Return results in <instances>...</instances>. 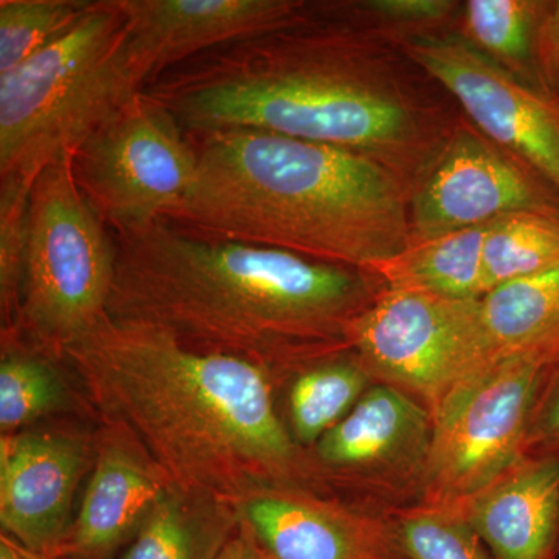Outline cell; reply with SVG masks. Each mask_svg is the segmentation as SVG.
Returning <instances> with one entry per match:
<instances>
[{
    "label": "cell",
    "instance_id": "cell-24",
    "mask_svg": "<svg viewBox=\"0 0 559 559\" xmlns=\"http://www.w3.org/2000/svg\"><path fill=\"white\" fill-rule=\"evenodd\" d=\"M0 362V429L2 436L62 409L68 388L50 358L33 352L16 337L2 336Z\"/></svg>",
    "mask_w": 559,
    "mask_h": 559
},
{
    "label": "cell",
    "instance_id": "cell-12",
    "mask_svg": "<svg viewBox=\"0 0 559 559\" xmlns=\"http://www.w3.org/2000/svg\"><path fill=\"white\" fill-rule=\"evenodd\" d=\"M124 51L139 90L173 68L237 40L304 20V0H119Z\"/></svg>",
    "mask_w": 559,
    "mask_h": 559
},
{
    "label": "cell",
    "instance_id": "cell-26",
    "mask_svg": "<svg viewBox=\"0 0 559 559\" xmlns=\"http://www.w3.org/2000/svg\"><path fill=\"white\" fill-rule=\"evenodd\" d=\"M392 533L406 559H492L459 511H415Z\"/></svg>",
    "mask_w": 559,
    "mask_h": 559
},
{
    "label": "cell",
    "instance_id": "cell-16",
    "mask_svg": "<svg viewBox=\"0 0 559 559\" xmlns=\"http://www.w3.org/2000/svg\"><path fill=\"white\" fill-rule=\"evenodd\" d=\"M238 516L270 559H406L393 533L300 496H259L242 503Z\"/></svg>",
    "mask_w": 559,
    "mask_h": 559
},
{
    "label": "cell",
    "instance_id": "cell-27",
    "mask_svg": "<svg viewBox=\"0 0 559 559\" xmlns=\"http://www.w3.org/2000/svg\"><path fill=\"white\" fill-rule=\"evenodd\" d=\"M32 186L0 179V311L2 334L13 333L20 318L24 278L27 210Z\"/></svg>",
    "mask_w": 559,
    "mask_h": 559
},
{
    "label": "cell",
    "instance_id": "cell-7",
    "mask_svg": "<svg viewBox=\"0 0 559 559\" xmlns=\"http://www.w3.org/2000/svg\"><path fill=\"white\" fill-rule=\"evenodd\" d=\"M70 165L92 207L121 235L179 207L193 186L198 154L170 110L142 91L83 140Z\"/></svg>",
    "mask_w": 559,
    "mask_h": 559
},
{
    "label": "cell",
    "instance_id": "cell-18",
    "mask_svg": "<svg viewBox=\"0 0 559 559\" xmlns=\"http://www.w3.org/2000/svg\"><path fill=\"white\" fill-rule=\"evenodd\" d=\"M481 322L496 360L559 355V266L510 280L480 299Z\"/></svg>",
    "mask_w": 559,
    "mask_h": 559
},
{
    "label": "cell",
    "instance_id": "cell-28",
    "mask_svg": "<svg viewBox=\"0 0 559 559\" xmlns=\"http://www.w3.org/2000/svg\"><path fill=\"white\" fill-rule=\"evenodd\" d=\"M352 16L373 31L380 27L400 32L401 39L426 36V31H436L460 10L452 0H364L344 3Z\"/></svg>",
    "mask_w": 559,
    "mask_h": 559
},
{
    "label": "cell",
    "instance_id": "cell-8",
    "mask_svg": "<svg viewBox=\"0 0 559 559\" xmlns=\"http://www.w3.org/2000/svg\"><path fill=\"white\" fill-rule=\"evenodd\" d=\"M349 347L367 371L428 401L433 412L495 362L479 300L381 286L349 329Z\"/></svg>",
    "mask_w": 559,
    "mask_h": 559
},
{
    "label": "cell",
    "instance_id": "cell-2",
    "mask_svg": "<svg viewBox=\"0 0 559 559\" xmlns=\"http://www.w3.org/2000/svg\"><path fill=\"white\" fill-rule=\"evenodd\" d=\"M103 426L127 433L170 491L238 510L294 495L310 466L283 425L274 381L148 323L106 318L62 353Z\"/></svg>",
    "mask_w": 559,
    "mask_h": 559
},
{
    "label": "cell",
    "instance_id": "cell-13",
    "mask_svg": "<svg viewBox=\"0 0 559 559\" xmlns=\"http://www.w3.org/2000/svg\"><path fill=\"white\" fill-rule=\"evenodd\" d=\"M90 462L87 444L51 432H16L0 443V524L32 554L58 559L73 496Z\"/></svg>",
    "mask_w": 559,
    "mask_h": 559
},
{
    "label": "cell",
    "instance_id": "cell-25",
    "mask_svg": "<svg viewBox=\"0 0 559 559\" xmlns=\"http://www.w3.org/2000/svg\"><path fill=\"white\" fill-rule=\"evenodd\" d=\"M94 0H0V76L79 24Z\"/></svg>",
    "mask_w": 559,
    "mask_h": 559
},
{
    "label": "cell",
    "instance_id": "cell-23",
    "mask_svg": "<svg viewBox=\"0 0 559 559\" xmlns=\"http://www.w3.org/2000/svg\"><path fill=\"white\" fill-rule=\"evenodd\" d=\"M559 266V216L518 212L491 221L484 249L485 294Z\"/></svg>",
    "mask_w": 559,
    "mask_h": 559
},
{
    "label": "cell",
    "instance_id": "cell-22",
    "mask_svg": "<svg viewBox=\"0 0 559 559\" xmlns=\"http://www.w3.org/2000/svg\"><path fill=\"white\" fill-rule=\"evenodd\" d=\"M293 380L289 419L299 444H318L369 390V371L341 356L312 364Z\"/></svg>",
    "mask_w": 559,
    "mask_h": 559
},
{
    "label": "cell",
    "instance_id": "cell-31",
    "mask_svg": "<svg viewBox=\"0 0 559 559\" xmlns=\"http://www.w3.org/2000/svg\"><path fill=\"white\" fill-rule=\"evenodd\" d=\"M215 559H270L249 528L240 521V528L230 535Z\"/></svg>",
    "mask_w": 559,
    "mask_h": 559
},
{
    "label": "cell",
    "instance_id": "cell-3",
    "mask_svg": "<svg viewBox=\"0 0 559 559\" xmlns=\"http://www.w3.org/2000/svg\"><path fill=\"white\" fill-rule=\"evenodd\" d=\"M116 241L108 318L248 360L272 381L341 356L352 323L380 293L370 272L202 237L168 221Z\"/></svg>",
    "mask_w": 559,
    "mask_h": 559
},
{
    "label": "cell",
    "instance_id": "cell-33",
    "mask_svg": "<svg viewBox=\"0 0 559 559\" xmlns=\"http://www.w3.org/2000/svg\"><path fill=\"white\" fill-rule=\"evenodd\" d=\"M555 97L559 98V84H558L557 91H555Z\"/></svg>",
    "mask_w": 559,
    "mask_h": 559
},
{
    "label": "cell",
    "instance_id": "cell-14",
    "mask_svg": "<svg viewBox=\"0 0 559 559\" xmlns=\"http://www.w3.org/2000/svg\"><path fill=\"white\" fill-rule=\"evenodd\" d=\"M167 491L134 441L119 429L103 426L94 473L58 558L109 557L131 533H138Z\"/></svg>",
    "mask_w": 559,
    "mask_h": 559
},
{
    "label": "cell",
    "instance_id": "cell-10",
    "mask_svg": "<svg viewBox=\"0 0 559 559\" xmlns=\"http://www.w3.org/2000/svg\"><path fill=\"white\" fill-rule=\"evenodd\" d=\"M400 47L450 92L481 135L559 193L558 97L511 75L459 36H414Z\"/></svg>",
    "mask_w": 559,
    "mask_h": 559
},
{
    "label": "cell",
    "instance_id": "cell-19",
    "mask_svg": "<svg viewBox=\"0 0 559 559\" xmlns=\"http://www.w3.org/2000/svg\"><path fill=\"white\" fill-rule=\"evenodd\" d=\"M487 227L452 231L412 241L370 274L388 288L428 290L451 299L479 300L485 296L484 249Z\"/></svg>",
    "mask_w": 559,
    "mask_h": 559
},
{
    "label": "cell",
    "instance_id": "cell-30",
    "mask_svg": "<svg viewBox=\"0 0 559 559\" xmlns=\"http://www.w3.org/2000/svg\"><path fill=\"white\" fill-rule=\"evenodd\" d=\"M536 69L543 90L555 95L559 84V0L547 2L539 22Z\"/></svg>",
    "mask_w": 559,
    "mask_h": 559
},
{
    "label": "cell",
    "instance_id": "cell-21",
    "mask_svg": "<svg viewBox=\"0 0 559 559\" xmlns=\"http://www.w3.org/2000/svg\"><path fill=\"white\" fill-rule=\"evenodd\" d=\"M201 500L179 492H165L140 525L131 546L120 559H215L230 538L234 513L238 510L193 509Z\"/></svg>",
    "mask_w": 559,
    "mask_h": 559
},
{
    "label": "cell",
    "instance_id": "cell-15",
    "mask_svg": "<svg viewBox=\"0 0 559 559\" xmlns=\"http://www.w3.org/2000/svg\"><path fill=\"white\" fill-rule=\"evenodd\" d=\"M462 514L492 559H558L559 457L520 460Z\"/></svg>",
    "mask_w": 559,
    "mask_h": 559
},
{
    "label": "cell",
    "instance_id": "cell-11",
    "mask_svg": "<svg viewBox=\"0 0 559 559\" xmlns=\"http://www.w3.org/2000/svg\"><path fill=\"white\" fill-rule=\"evenodd\" d=\"M518 212L559 216V193L480 132L455 127L412 186L411 242Z\"/></svg>",
    "mask_w": 559,
    "mask_h": 559
},
{
    "label": "cell",
    "instance_id": "cell-17",
    "mask_svg": "<svg viewBox=\"0 0 559 559\" xmlns=\"http://www.w3.org/2000/svg\"><path fill=\"white\" fill-rule=\"evenodd\" d=\"M426 412L400 389L378 385L364 393L340 425L316 444L322 465L369 473L411 455H428Z\"/></svg>",
    "mask_w": 559,
    "mask_h": 559
},
{
    "label": "cell",
    "instance_id": "cell-32",
    "mask_svg": "<svg viewBox=\"0 0 559 559\" xmlns=\"http://www.w3.org/2000/svg\"><path fill=\"white\" fill-rule=\"evenodd\" d=\"M0 559H44L20 546L10 536H0Z\"/></svg>",
    "mask_w": 559,
    "mask_h": 559
},
{
    "label": "cell",
    "instance_id": "cell-4",
    "mask_svg": "<svg viewBox=\"0 0 559 559\" xmlns=\"http://www.w3.org/2000/svg\"><path fill=\"white\" fill-rule=\"evenodd\" d=\"M189 135L198 170L175 226L366 272L411 245V186L381 162L272 132Z\"/></svg>",
    "mask_w": 559,
    "mask_h": 559
},
{
    "label": "cell",
    "instance_id": "cell-6",
    "mask_svg": "<svg viewBox=\"0 0 559 559\" xmlns=\"http://www.w3.org/2000/svg\"><path fill=\"white\" fill-rule=\"evenodd\" d=\"M117 241L73 178L70 157L33 180L20 318L13 333L33 352L62 359L108 318Z\"/></svg>",
    "mask_w": 559,
    "mask_h": 559
},
{
    "label": "cell",
    "instance_id": "cell-9",
    "mask_svg": "<svg viewBox=\"0 0 559 559\" xmlns=\"http://www.w3.org/2000/svg\"><path fill=\"white\" fill-rule=\"evenodd\" d=\"M544 353L489 364L436 411L426 471L447 500H471L520 462L547 366Z\"/></svg>",
    "mask_w": 559,
    "mask_h": 559
},
{
    "label": "cell",
    "instance_id": "cell-1",
    "mask_svg": "<svg viewBox=\"0 0 559 559\" xmlns=\"http://www.w3.org/2000/svg\"><path fill=\"white\" fill-rule=\"evenodd\" d=\"M187 134L250 130L364 154L409 183L451 132L381 46L380 32L340 7L227 44L143 90Z\"/></svg>",
    "mask_w": 559,
    "mask_h": 559
},
{
    "label": "cell",
    "instance_id": "cell-5",
    "mask_svg": "<svg viewBox=\"0 0 559 559\" xmlns=\"http://www.w3.org/2000/svg\"><path fill=\"white\" fill-rule=\"evenodd\" d=\"M119 0H94L79 24L0 76V179L32 186L139 90Z\"/></svg>",
    "mask_w": 559,
    "mask_h": 559
},
{
    "label": "cell",
    "instance_id": "cell-29",
    "mask_svg": "<svg viewBox=\"0 0 559 559\" xmlns=\"http://www.w3.org/2000/svg\"><path fill=\"white\" fill-rule=\"evenodd\" d=\"M525 448L535 450L536 457H559V355L544 373Z\"/></svg>",
    "mask_w": 559,
    "mask_h": 559
},
{
    "label": "cell",
    "instance_id": "cell-20",
    "mask_svg": "<svg viewBox=\"0 0 559 559\" xmlns=\"http://www.w3.org/2000/svg\"><path fill=\"white\" fill-rule=\"evenodd\" d=\"M546 7L544 0H469L460 7L459 38L511 75L543 90L536 35Z\"/></svg>",
    "mask_w": 559,
    "mask_h": 559
}]
</instances>
